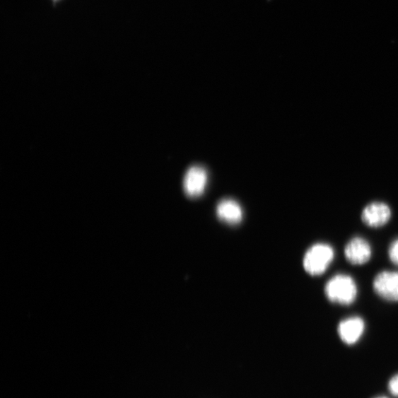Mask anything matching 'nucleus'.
Masks as SVG:
<instances>
[{
  "instance_id": "9b49d317",
  "label": "nucleus",
  "mask_w": 398,
  "mask_h": 398,
  "mask_svg": "<svg viewBox=\"0 0 398 398\" xmlns=\"http://www.w3.org/2000/svg\"><path fill=\"white\" fill-rule=\"evenodd\" d=\"M375 398H388V397H384V396H380V397H375Z\"/></svg>"
},
{
  "instance_id": "423d86ee",
  "label": "nucleus",
  "mask_w": 398,
  "mask_h": 398,
  "mask_svg": "<svg viewBox=\"0 0 398 398\" xmlns=\"http://www.w3.org/2000/svg\"><path fill=\"white\" fill-rule=\"evenodd\" d=\"M365 331V322L358 316L350 317L341 320L337 327L341 340L346 344H356Z\"/></svg>"
},
{
  "instance_id": "0eeeda50",
  "label": "nucleus",
  "mask_w": 398,
  "mask_h": 398,
  "mask_svg": "<svg viewBox=\"0 0 398 398\" xmlns=\"http://www.w3.org/2000/svg\"><path fill=\"white\" fill-rule=\"evenodd\" d=\"M207 182L206 170L201 166L189 168L185 175L183 187L185 192L189 197L201 195Z\"/></svg>"
},
{
  "instance_id": "9d476101",
  "label": "nucleus",
  "mask_w": 398,
  "mask_h": 398,
  "mask_svg": "<svg viewBox=\"0 0 398 398\" xmlns=\"http://www.w3.org/2000/svg\"><path fill=\"white\" fill-rule=\"evenodd\" d=\"M389 390L392 395L398 397V373L390 380Z\"/></svg>"
},
{
  "instance_id": "7ed1b4c3",
  "label": "nucleus",
  "mask_w": 398,
  "mask_h": 398,
  "mask_svg": "<svg viewBox=\"0 0 398 398\" xmlns=\"http://www.w3.org/2000/svg\"><path fill=\"white\" fill-rule=\"evenodd\" d=\"M373 287L377 295L388 302H398V271H382L373 280Z\"/></svg>"
},
{
  "instance_id": "6e6552de",
  "label": "nucleus",
  "mask_w": 398,
  "mask_h": 398,
  "mask_svg": "<svg viewBox=\"0 0 398 398\" xmlns=\"http://www.w3.org/2000/svg\"><path fill=\"white\" fill-rule=\"evenodd\" d=\"M217 215L225 222L235 224L243 218V211L238 202L232 199H224L217 206Z\"/></svg>"
},
{
  "instance_id": "f257e3e1",
  "label": "nucleus",
  "mask_w": 398,
  "mask_h": 398,
  "mask_svg": "<svg viewBox=\"0 0 398 398\" xmlns=\"http://www.w3.org/2000/svg\"><path fill=\"white\" fill-rule=\"evenodd\" d=\"M324 294L332 303L351 305L356 300L358 288L351 276L337 274L326 283Z\"/></svg>"
},
{
  "instance_id": "20e7f679",
  "label": "nucleus",
  "mask_w": 398,
  "mask_h": 398,
  "mask_svg": "<svg viewBox=\"0 0 398 398\" xmlns=\"http://www.w3.org/2000/svg\"><path fill=\"white\" fill-rule=\"evenodd\" d=\"M373 250L369 242L360 236L353 237L344 247V256L348 262L361 266L370 262Z\"/></svg>"
},
{
  "instance_id": "39448f33",
  "label": "nucleus",
  "mask_w": 398,
  "mask_h": 398,
  "mask_svg": "<svg viewBox=\"0 0 398 398\" xmlns=\"http://www.w3.org/2000/svg\"><path fill=\"white\" fill-rule=\"evenodd\" d=\"M392 217L390 206L382 201L368 204L361 213V220L368 227L379 228L385 226Z\"/></svg>"
},
{
  "instance_id": "f03ea898",
  "label": "nucleus",
  "mask_w": 398,
  "mask_h": 398,
  "mask_svg": "<svg viewBox=\"0 0 398 398\" xmlns=\"http://www.w3.org/2000/svg\"><path fill=\"white\" fill-rule=\"evenodd\" d=\"M334 248L326 243H317L311 246L303 258V267L311 276L324 274L334 262Z\"/></svg>"
},
{
  "instance_id": "1a4fd4ad",
  "label": "nucleus",
  "mask_w": 398,
  "mask_h": 398,
  "mask_svg": "<svg viewBox=\"0 0 398 398\" xmlns=\"http://www.w3.org/2000/svg\"><path fill=\"white\" fill-rule=\"evenodd\" d=\"M388 255L390 262L395 266H398V238L394 240L389 247Z\"/></svg>"
}]
</instances>
